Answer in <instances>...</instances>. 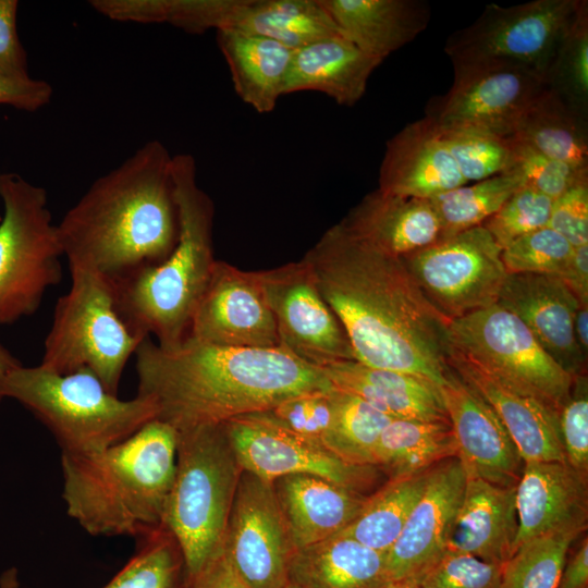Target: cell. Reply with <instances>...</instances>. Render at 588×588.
Masks as SVG:
<instances>
[{"mask_svg":"<svg viewBox=\"0 0 588 588\" xmlns=\"http://www.w3.org/2000/svg\"><path fill=\"white\" fill-rule=\"evenodd\" d=\"M179 236L161 262L109 280L115 311L139 339L156 336L164 350L188 335L195 308L217 259L212 248L215 206L196 180L189 154L172 156Z\"/></svg>","mask_w":588,"mask_h":588,"instance_id":"cell-5","label":"cell"},{"mask_svg":"<svg viewBox=\"0 0 588 588\" xmlns=\"http://www.w3.org/2000/svg\"><path fill=\"white\" fill-rule=\"evenodd\" d=\"M321 369L335 389L363 399L392 418L449 421L439 389L427 380L356 360Z\"/></svg>","mask_w":588,"mask_h":588,"instance_id":"cell-30","label":"cell"},{"mask_svg":"<svg viewBox=\"0 0 588 588\" xmlns=\"http://www.w3.org/2000/svg\"><path fill=\"white\" fill-rule=\"evenodd\" d=\"M457 456L450 421L394 418L382 431L373 451V465L390 478L425 471Z\"/></svg>","mask_w":588,"mask_h":588,"instance_id":"cell-33","label":"cell"},{"mask_svg":"<svg viewBox=\"0 0 588 588\" xmlns=\"http://www.w3.org/2000/svg\"><path fill=\"white\" fill-rule=\"evenodd\" d=\"M548 226L573 247L588 244V183L575 185L553 200Z\"/></svg>","mask_w":588,"mask_h":588,"instance_id":"cell-48","label":"cell"},{"mask_svg":"<svg viewBox=\"0 0 588 588\" xmlns=\"http://www.w3.org/2000/svg\"><path fill=\"white\" fill-rule=\"evenodd\" d=\"M451 347L492 375L561 411L573 379L528 328L498 303L449 322Z\"/></svg>","mask_w":588,"mask_h":588,"instance_id":"cell-11","label":"cell"},{"mask_svg":"<svg viewBox=\"0 0 588 588\" xmlns=\"http://www.w3.org/2000/svg\"><path fill=\"white\" fill-rule=\"evenodd\" d=\"M401 259L425 298L449 322L498 303L507 277L502 247L482 225Z\"/></svg>","mask_w":588,"mask_h":588,"instance_id":"cell-12","label":"cell"},{"mask_svg":"<svg viewBox=\"0 0 588 588\" xmlns=\"http://www.w3.org/2000/svg\"><path fill=\"white\" fill-rule=\"evenodd\" d=\"M429 469L389 480L367 499L357 516L341 531L380 552H388L420 499Z\"/></svg>","mask_w":588,"mask_h":588,"instance_id":"cell-35","label":"cell"},{"mask_svg":"<svg viewBox=\"0 0 588 588\" xmlns=\"http://www.w3.org/2000/svg\"><path fill=\"white\" fill-rule=\"evenodd\" d=\"M175 464L176 431L157 418L101 451L61 453L66 513L91 536L159 530Z\"/></svg>","mask_w":588,"mask_h":588,"instance_id":"cell-4","label":"cell"},{"mask_svg":"<svg viewBox=\"0 0 588 588\" xmlns=\"http://www.w3.org/2000/svg\"><path fill=\"white\" fill-rule=\"evenodd\" d=\"M565 461L588 475V380L587 375L573 379L569 396L559 413Z\"/></svg>","mask_w":588,"mask_h":588,"instance_id":"cell-46","label":"cell"},{"mask_svg":"<svg viewBox=\"0 0 588 588\" xmlns=\"http://www.w3.org/2000/svg\"><path fill=\"white\" fill-rule=\"evenodd\" d=\"M546 86L569 108L587 119L588 111V2L577 16L548 74Z\"/></svg>","mask_w":588,"mask_h":588,"instance_id":"cell-40","label":"cell"},{"mask_svg":"<svg viewBox=\"0 0 588 588\" xmlns=\"http://www.w3.org/2000/svg\"><path fill=\"white\" fill-rule=\"evenodd\" d=\"M223 427L241 468L265 480L314 475L363 494L377 480L378 467L346 463L319 441L290 429L270 411L232 418Z\"/></svg>","mask_w":588,"mask_h":588,"instance_id":"cell-14","label":"cell"},{"mask_svg":"<svg viewBox=\"0 0 588 588\" xmlns=\"http://www.w3.org/2000/svg\"><path fill=\"white\" fill-rule=\"evenodd\" d=\"M2 393L20 402L52 433L61 453L87 454L119 443L157 416L143 396L121 400L88 369L59 375L41 366H19Z\"/></svg>","mask_w":588,"mask_h":588,"instance_id":"cell-6","label":"cell"},{"mask_svg":"<svg viewBox=\"0 0 588 588\" xmlns=\"http://www.w3.org/2000/svg\"><path fill=\"white\" fill-rule=\"evenodd\" d=\"M303 259L342 323L356 362L409 373L438 389L444 383L449 321L425 298L401 258L373 249L339 222Z\"/></svg>","mask_w":588,"mask_h":588,"instance_id":"cell-1","label":"cell"},{"mask_svg":"<svg viewBox=\"0 0 588 588\" xmlns=\"http://www.w3.org/2000/svg\"><path fill=\"white\" fill-rule=\"evenodd\" d=\"M137 395L175 431L270 411L285 400L334 389L323 370L284 347L232 348L187 336L171 350L145 338L135 351Z\"/></svg>","mask_w":588,"mask_h":588,"instance_id":"cell-2","label":"cell"},{"mask_svg":"<svg viewBox=\"0 0 588 588\" xmlns=\"http://www.w3.org/2000/svg\"><path fill=\"white\" fill-rule=\"evenodd\" d=\"M387 552L344 534L296 550L286 588H385Z\"/></svg>","mask_w":588,"mask_h":588,"instance_id":"cell-31","label":"cell"},{"mask_svg":"<svg viewBox=\"0 0 588 588\" xmlns=\"http://www.w3.org/2000/svg\"><path fill=\"white\" fill-rule=\"evenodd\" d=\"M380 64L341 34L329 36L293 51L283 95L314 90L352 107L364 96Z\"/></svg>","mask_w":588,"mask_h":588,"instance_id":"cell-29","label":"cell"},{"mask_svg":"<svg viewBox=\"0 0 588 588\" xmlns=\"http://www.w3.org/2000/svg\"><path fill=\"white\" fill-rule=\"evenodd\" d=\"M257 272L282 347L319 368L355 360L342 323L322 297L314 272L303 258Z\"/></svg>","mask_w":588,"mask_h":588,"instance_id":"cell-15","label":"cell"},{"mask_svg":"<svg viewBox=\"0 0 588 588\" xmlns=\"http://www.w3.org/2000/svg\"><path fill=\"white\" fill-rule=\"evenodd\" d=\"M333 421L324 446L353 465L375 466L378 440L394 419L363 399L338 389L331 392Z\"/></svg>","mask_w":588,"mask_h":588,"instance_id":"cell-36","label":"cell"},{"mask_svg":"<svg viewBox=\"0 0 588 588\" xmlns=\"http://www.w3.org/2000/svg\"><path fill=\"white\" fill-rule=\"evenodd\" d=\"M574 334L583 355H588V305H579L574 317Z\"/></svg>","mask_w":588,"mask_h":588,"instance_id":"cell-54","label":"cell"},{"mask_svg":"<svg viewBox=\"0 0 588 588\" xmlns=\"http://www.w3.org/2000/svg\"><path fill=\"white\" fill-rule=\"evenodd\" d=\"M70 272L71 286L56 303L39 366L59 375L88 369L118 395L124 367L144 339L118 316L108 279L76 267Z\"/></svg>","mask_w":588,"mask_h":588,"instance_id":"cell-8","label":"cell"},{"mask_svg":"<svg viewBox=\"0 0 588 588\" xmlns=\"http://www.w3.org/2000/svg\"><path fill=\"white\" fill-rule=\"evenodd\" d=\"M51 95L52 88L46 81L30 76L13 78L0 75V105L36 111L49 102Z\"/></svg>","mask_w":588,"mask_h":588,"instance_id":"cell-50","label":"cell"},{"mask_svg":"<svg viewBox=\"0 0 588 588\" xmlns=\"http://www.w3.org/2000/svg\"><path fill=\"white\" fill-rule=\"evenodd\" d=\"M465 184L439 130L427 118L407 124L388 140L379 189L430 199Z\"/></svg>","mask_w":588,"mask_h":588,"instance_id":"cell-24","label":"cell"},{"mask_svg":"<svg viewBox=\"0 0 588 588\" xmlns=\"http://www.w3.org/2000/svg\"><path fill=\"white\" fill-rule=\"evenodd\" d=\"M504 172L516 174L524 186L553 200L575 185L588 183V171L554 160L515 137L510 138V160Z\"/></svg>","mask_w":588,"mask_h":588,"instance_id":"cell-41","label":"cell"},{"mask_svg":"<svg viewBox=\"0 0 588 588\" xmlns=\"http://www.w3.org/2000/svg\"><path fill=\"white\" fill-rule=\"evenodd\" d=\"M513 137L554 160L588 171L587 119L548 87L530 105Z\"/></svg>","mask_w":588,"mask_h":588,"instance_id":"cell-34","label":"cell"},{"mask_svg":"<svg viewBox=\"0 0 588 588\" xmlns=\"http://www.w3.org/2000/svg\"><path fill=\"white\" fill-rule=\"evenodd\" d=\"M195 34L230 30L274 39L295 50L340 34L320 0H195Z\"/></svg>","mask_w":588,"mask_h":588,"instance_id":"cell-20","label":"cell"},{"mask_svg":"<svg viewBox=\"0 0 588 588\" xmlns=\"http://www.w3.org/2000/svg\"><path fill=\"white\" fill-rule=\"evenodd\" d=\"M553 199L526 186L517 189L482 226L502 247L548 225Z\"/></svg>","mask_w":588,"mask_h":588,"instance_id":"cell-44","label":"cell"},{"mask_svg":"<svg viewBox=\"0 0 588 588\" xmlns=\"http://www.w3.org/2000/svg\"><path fill=\"white\" fill-rule=\"evenodd\" d=\"M556 588H588V540L585 537L565 561Z\"/></svg>","mask_w":588,"mask_h":588,"instance_id":"cell-53","label":"cell"},{"mask_svg":"<svg viewBox=\"0 0 588 588\" xmlns=\"http://www.w3.org/2000/svg\"><path fill=\"white\" fill-rule=\"evenodd\" d=\"M22 364L0 344V403L4 399L2 389L8 375Z\"/></svg>","mask_w":588,"mask_h":588,"instance_id":"cell-55","label":"cell"},{"mask_svg":"<svg viewBox=\"0 0 588 588\" xmlns=\"http://www.w3.org/2000/svg\"><path fill=\"white\" fill-rule=\"evenodd\" d=\"M514 551L544 534L587 529L588 475L567 462H527L515 487Z\"/></svg>","mask_w":588,"mask_h":588,"instance_id":"cell-23","label":"cell"},{"mask_svg":"<svg viewBox=\"0 0 588 588\" xmlns=\"http://www.w3.org/2000/svg\"><path fill=\"white\" fill-rule=\"evenodd\" d=\"M272 485L296 550L341 532L367 499L314 475H286Z\"/></svg>","mask_w":588,"mask_h":588,"instance_id":"cell-27","label":"cell"},{"mask_svg":"<svg viewBox=\"0 0 588 588\" xmlns=\"http://www.w3.org/2000/svg\"><path fill=\"white\" fill-rule=\"evenodd\" d=\"M332 391L291 397L270 413L290 429L324 445L333 421Z\"/></svg>","mask_w":588,"mask_h":588,"instance_id":"cell-47","label":"cell"},{"mask_svg":"<svg viewBox=\"0 0 588 588\" xmlns=\"http://www.w3.org/2000/svg\"><path fill=\"white\" fill-rule=\"evenodd\" d=\"M444 145L466 182L481 181L503 173L510 160V138L440 131Z\"/></svg>","mask_w":588,"mask_h":588,"instance_id":"cell-42","label":"cell"},{"mask_svg":"<svg viewBox=\"0 0 588 588\" xmlns=\"http://www.w3.org/2000/svg\"><path fill=\"white\" fill-rule=\"evenodd\" d=\"M0 588H20L16 568L11 567L1 574Z\"/></svg>","mask_w":588,"mask_h":588,"instance_id":"cell-56","label":"cell"},{"mask_svg":"<svg viewBox=\"0 0 588 588\" xmlns=\"http://www.w3.org/2000/svg\"><path fill=\"white\" fill-rule=\"evenodd\" d=\"M223 549L252 588H286L296 548L272 481L242 470Z\"/></svg>","mask_w":588,"mask_h":588,"instance_id":"cell-16","label":"cell"},{"mask_svg":"<svg viewBox=\"0 0 588 588\" xmlns=\"http://www.w3.org/2000/svg\"><path fill=\"white\" fill-rule=\"evenodd\" d=\"M16 0H0V75L28 77L25 50L16 30Z\"/></svg>","mask_w":588,"mask_h":588,"instance_id":"cell-49","label":"cell"},{"mask_svg":"<svg viewBox=\"0 0 588 588\" xmlns=\"http://www.w3.org/2000/svg\"><path fill=\"white\" fill-rule=\"evenodd\" d=\"M0 221H1V215H0Z\"/></svg>","mask_w":588,"mask_h":588,"instance_id":"cell-58","label":"cell"},{"mask_svg":"<svg viewBox=\"0 0 588 588\" xmlns=\"http://www.w3.org/2000/svg\"><path fill=\"white\" fill-rule=\"evenodd\" d=\"M0 324L33 315L62 279V246L45 188L14 172L0 174Z\"/></svg>","mask_w":588,"mask_h":588,"instance_id":"cell-9","label":"cell"},{"mask_svg":"<svg viewBox=\"0 0 588 588\" xmlns=\"http://www.w3.org/2000/svg\"><path fill=\"white\" fill-rule=\"evenodd\" d=\"M454 78L443 96L431 99L427 118L440 131L511 138L524 114L547 87L534 73L490 60H452Z\"/></svg>","mask_w":588,"mask_h":588,"instance_id":"cell-13","label":"cell"},{"mask_svg":"<svg viewBox=\"0 0 588 588\" xmlns=\"http://www.w3.org/2000/svg\"><path fill=\"white\" fill-rule=\"evenodd\" d=\"M578 530L538 536L520 544L503 566L500 588H556Z\"/></svg>","mask_w":588,"mask_h":588,"instance_id":"cell-39","label":"cell"},{"mask_svg":"<svg viewBox=\"0 0 588 588\" xmlns=\"http://www.w3.org/2000/svg\"><path fill=\"white\" fill-rule=\"evenodd\" d=\"M185 588H252L230 562L223 544L204 566L186 578Z\"/></svg>","mask_w":588,"mask_h":588,"instance_id":"cell-51","label":"cell"},{"mask_svg":"<svg viewBox=\"0 0 588 588\" xmlns=\"http://www.w3.org/2000/svg\"><path fill=\"white\" fill-rule=\"evenodd\" d=\"M70 268L113 280L164 260L179 236L172 156L150 140L98 177L57 224Z\"/></svg>","mask_w":588,"mask_h":588,"instance_id":"cell-3","label":"cell"},{"mask_svg":"<svg viewBox=\"0 0 588 588\" xmlns=\"http://www.w3.org/2000/svg\"><path fill=\"white\" fill-rule=\"evenodd\" d=\"M573 248L561 234L547 225L504 247L502 261L507 274L559 275L566 266Z\"/></svg>","mask_w":588,"mask_h":588,"instance_id":"cell-43","label":"cell"},{"mask_svg":"<svg viewBox=\"0 0 588 588\" xmlns=\"http://www.w3.org/2000/svg\"><path fill=\"white\" fill-rule=\"evenodd\" d=\"M449 365L493 408L525 463L566 462L559 412L499 379L452 347Z\"/></svg>","mask_w":588,"mask_h":588,"instance_id":"cell-22","label":"cell"},{"mask_svg":"<svg viewBox=\"0 0 588 588\" xmlns=\"http://www.w3.org/2000/svg\"><path fill=\"white\" fill-rule=\"evenodd\" d=\"M558 277L580 305H588V244L573 248L566 266Z\"/></svg>","mask_w":588,"mask_h":588,"instance_id":"cell-52","label":"cell"},{"mask_svg":"<svg viewBox=\"0 0 588 588\" xmlns=\"http://www.w3.org/2000/svg\"><path fill=\"white\" fill-rule=\"evenodd\" d=\"M217 42L241 100L259 113L274 110L294 50L271 38L230 30H218Z\"/></svg>","mask_w":588,"mask_h":588,"instance_id":"cell-32","label":"cell"},{"mask_svg":"<svg viewBox=\"0 0 588 588\" xmlns=\"http://www.w3.org/2000/svg\"><path fill=\"white\" fill-rule=\"evenodd\" d=\"M465 482L466 471L457 456L430 468L420 499L387 552L391 581H416L446 551Z\"/></svg>","mask_w":588,"mask_h":588,"instance_id":"cell-19","label":"cell"},{"mask_svg":"<svg viewBox=\"0 0 588 588\" xmlns=\"http://www.w3.org/2000/svg\"><path fill=\"white\" fill-rule=\"evenodd\" d=\"M498 304L528 328L564 371L572 377L586 373L587 357L574 334V317L580 304L558 275L507 274Z\"/></svg>","mask_w":588,"mask_h":588,"instance_id":"cell-21","label":"cell"},{"mask_svg":"<svg viewBox=\"0 0 588 588\" xmlns=\"http://www.w3.org/2000/svg\"><path fill=\"white\" fill-rule=\"evenodd\" d=\"M340 34L381 62L414 40L430 20L424 0H320Z\"/></svg>","mask_w":588,"mask_h":588,"instance_id":"cell-28","label":"cell"},{"mask_svg":"<svg viewBox=\"0 0 588 588\" xmlns=\"http://www.w3.org/2000/svg\"><path fill=\"white\" fill-rule=\"evenodd\" d=\"M519 176L503 172L430 198L441 226V238L482 225L520 187Z\"/></svg>","mask_w":588,"mask_h":588,"instance_id":"cell-37","label":"cell"},{"mask_svg":"<svg viewBox=\"0 0 588 588\" xmlns=\"http://www.w3.org/2000/svg\"><path fill=\"white\" fill-rule=\"evenodd\" d=\"M581 0L488 4L469 26L454 32L444 51L451 60H490L525 69L544 84Z\"/></svg>","mask_w":588,"mask_h":588,"instance_id":"cell-10","label":"cell"},{"mask_svg":"<svg viewBox=\"0 0 588 588\" xmlns=\"http://www.w3.org/2000/svg\"><path fill=\"white\" fill-rule=\"evenodd\" d=\"M187 336L222 347H280L274 317L258 272L217 260Z\"/></svg>","mask_w":588,"mask_h":588,"instance_id":"cell-17","label":"cell"},{"mask_svg":"<svg viewBox=\"0 0 588 588\" xmlns=\"http://www.w3.org/2000/svg\"><path fill=\"white\" fill-rule=\"evenodd\" d=\"M242 470L223 424L176 432L175 474L162 528L180 548L186 578L223 544Z\"/></svg>","mask_w":588,"mask_h":588,"instance_id":"cell-7","label":"cell"},{"mask_svg":"<svg viewBox=\"0 0 588 588\" xmlns=\"http://www.w3.org/2000/svg\"><path fill=\"white\" fill-rule=\"evenodd\" d=\"M385 588H418L415 580L405 579L399 581H392Z\"/></svg>","mask_w":588,"mask_h":588,"instance_id":"cell-57","label":"cell"},{"mask_svg":"<svg viewBox=\"0 0 588 588\" xmlns=\"http://www.w3.org/2000/svg\"><path fill=\"white\" fill-rule=\"evenodd\" d=\"M180 548L164 528L138 538L135 553L102 588H185Z\"/></svg>","mask_w":588,"mask_h":588,"instance_id":"cell-38","label":"cell"},{"mask_svg":"<svg viewBox=\"0 0 588 588\" xmlns=\"http://www.w3.org/2000/svg\"><path fill=\"white\" fill-rule=\"evenodd\" d=\"M340 222L363 243L399 258L441 238L440 222L429 199L379 188L364 196Z\"/></svg>","mask_w":588,"mask_h":588,"instance_id":"cell-25","label":"cell"},{"mask_svg":"<svg viewBox=\"0 0 588 588\" xmlns=\"http://www.w3.org/2000/svg\"><path fill=\"white\" fill-rule=\"evenodd\" d=\"M515 487H502L466 475L446 550L504 565L514 553L518 528Z\"/></svg>","mask_w":588,"mask_h":588,"instance_id":"cell-26","label":"cell"},{"mask_svg":"<svg viewBox=\"0 0 588 588\" xmlns=\"http://www.w3.org/2000/svg\"><path fill=\"white\" fill-rule=\"evenodd\" d=\"M503 566L446 550L416 584L418 588H500Z\"/></svg>","mask_w":588,"mask_h":588,"instance_id":"cell-45","label":"cell"},{"mask_svg":"<svg viewBox=\"0 0 588 588\" xmlns=\"http://www.w3.org/2000/svg\"><path fill=\"white\" fill-rule=\"evenodd\" d=\"M439 391L466 475L516 486L525 462L493 408L451 367Z\"/></svg>","mask_w":588,"mask_h":588,"instance_id":"cell-18","label":"cell"}]
</instances>
